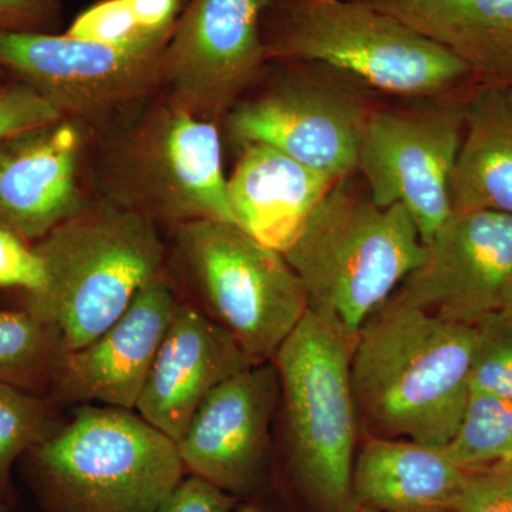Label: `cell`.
<instances>
[{
  "instance_id": "obj_25",
  "label": "cell",
  "mask_w": 512,
  "mask_h": 512,
  "mask_svg": "<svg viewBox=\"0 0 512 512\" xmlns=\"http://www.w3.org/2000/svg\"><path fill=\"white\" fill-rule=\"evenodd\" d=\"M66 35L137 55H157L170 40L141 28L126 0H99L73 20Z\"/></svg>"
},
{
  "instance_id": "obj_11",
  "label": "cell",
  "mask_w": 512,
  "mask_h": 512,
  "mask_svg": "<svg viewBox=\"0 0 512 512\" xmlns=\"http://www.w3.org/2000/svg\"><path fill=\"white\" fill-rule=\"evenodd\" d=\"M163 52L137 55L66 33H0V67L94 136L160 93Z\"/></svg>"
},
{
  "instance_id": "obj_9",
  "label": "cell",
  "mask_w": 512,
  "mask_h": 512,
  "mask_svg": "<svg viewBox=\"0 0 512 512\" xmlns=\"http://www.w3.org/2000/svg\"><path fill=\"white\" fill-rule=\"evenodd\" d=\"M384 99L323 64L271 60L221 124L235 147L266 144L340 180L356 173L367 120Z\"/></svg>"
},
{
  "instance_id": "obj_1",
  "label": "cell",
  "mask_w": 512,
  "mask_h": 512,
  "mask_svg": "<svg viewBox=\"0 0 512 512\" xmlns=\"http://www.w3.org/2000/svg\"><path fill=\"white\" fill-rule=\"evenodd\" d=\"M476 328L389 301L357 333L350 362L367 436L446 447L471 392Z\"/></svg>"
},
{
  "instance_id": "obj_27",
  "label": "cell",
  "mask_w": 512,
  "mask_h": 512,
  "mask_svg": "<svg viewBox=\"0 0 512 512\" xmlns=\"http://www.w3.org/2000/svg\"><path fill=\"white\" fill-rule=\"evenodd\" d=\"M456 512H512V461L467 471Z\"/></svg>"
},
{
  "instance_id": "obj_4",
  "label": "cell",
  "mask_w": 512,
  "mask_h": 512,
  "mask_svg": "<svg viewBox=\"0 0 512 512\" xmlns=\"http://www.w3.org/2000/svg\"><path fill=\"white\" fill-rule=\"evenodd\" d=\"M33 248L45 265V285L25 295L23 308L52 328L64 352L89 345L164 271L157 225L101 197Z\"/></svg>"
},
{
  "instance_id": "obj_16",
  "label": "cell",
  "mask_w": 512,
  "mask_h": 512,
  "mask_svg": "<svg viewBox=\"0 0 512 512\" xmlns=\"http://www.w3.org/2000/svg\"><path fill=\"white\" fill-rule=\"evenodd\" d=\"M178 301L164 271L151 278L113 325L89 345L63 353L52 396L63 403L136 410Z\"/></svg>"
},
{
  "instance_id": "obj_34",
  "label": "cell",
  "mask_w": 512,
  "mask_h": 512,
  "mask_svg": "<svg viewBox=\"0 0 512 512\" xmlns=\"http://www.w3.org/2000/svg\"><path fill=\"white\" fill-rule=\"evenodd\" d=\"M8 76L9 74L6 73L5 70L2 69V67H0V90H2L3 87H5L6 84L10 82V80H8Z\"/></svg>"
},
{
  "instance_id": "obj_35",
  "label": "cell",
  "mask_w": 512,
  "mask_h": 512,
  "mask_svg": "<svg viewBox=\"0 0 512 512\" xmlns=\"http://www.w3.org/2000/svg\"><path fill=\"white\" fill-rule=\"evenodd\" d=\"M350 512H379L372 510V508L362 507V505H355Z\"/></svg>"
},
{
  "instance_id": "obj_13",
  "label": "cell",
  "mask_w": 512,
  "mask_h": 512,
  "mask_svg": "<svg viewBox=\"0 0 512 512\" xmlns=\"http://www.w3.org/2000/svg\"><path fill=\"white\" fill-rule=\"evenodd\" d=\"M424 249L394 301L471 326L500 311L512 276L511 215L453 211Z\"/></svg>"
},
{
  "instance_id": "obj_10",
  "label": "cell",
  "mask_w": 512,
  "mask_h": 512,
  "mask_svg": "<svg viewBox=\"0 0 512 512\" xmlns=\"http://www.w3.org/2000/svg\"><path fill=\"white\" fill-rule=\"evenodd\" d=\"M468 96L384 99L363 131L356 173L379 207L402 205L409 211L423 244L453 212L451 177L463 143Z\"/></svg>"
},
{
  "instance_id": "obj_5",
  "label": "cell",
  "mask_w": 512,
  "mask_h": 512,
  "mask_svg": "<svg viewBox=\"0 0 512 512\" xmlns=\"http://www.w3.org/2000/svg\"><path fill=\"white\" fill-rule=\"evenodd\" d=\"M94 138L99 197L157 227L198 220L234 224L220 124L198 119L158 93Z\"/></svg>"
},
{
  "instance_id": "obj_12",
  "label": "cell",
  "mask_w": 512,
  "mask_h": 512,
  "mask_svg": "<svg viewBox=\"0 0 512 512\" xmlns=\"http://www.w3.org/2000/svg\"><path fill=\"white\" fill-rule=\"evenodd\" d=\"M269 2L190 0L161 55V96L221 124L268 63L261 28Z\"/></svg>"
},
{
  "instance_id": "obj_18",
  "label": "cell",
  "mask_w": 512,
  "mask_h": 512,
  "mask_svg": "<svg viewBox=\"0 0 512 512\" xmlns=\"http://www.w3.org/2000/svg\"><path fill=\"white\" fill-rule=\"evenodd\" d=\"M336 181L274 147L242 144L227 178L232 220L256 241L284 254Z\"/></svg>"
},
{
  "instance_id": "obj_3",
  "label": "cell",
  "mask_w": 512,
  "mask_h": 512,
  "mask_svg": "<svg viewBox=\"0 0 512 512\" xmlns=\"http://www.w3.org/2000/svg\"><path fill=\"white\" fill-rule=\"evenodd\" d=\"M424 254L409 211L379 207L357 173L333 184L284 252L308 295L309 311L352 338Z\"/></svg>"
},
{
  "instance_id": "obj_22",
  "label": "cell",
  "mask_w": 512,
  "mask_h": 512,
  "mask_svg": "<svg viewBox=\"0 0 512 512\" xmlns=\"http://www.w3.org/2000/svg\"><path fill=\"white\" fill-rule=\"evenodd\" d=\"M63 353L56 333L28 309H0V383L50 392Z\"/></svg>"
},
{
  "instance_id": "obj_19",
  "label": "cell",
  "mask_w": 512,
  "mask_h": 512,
  "mask_svg": "<svg viewBox=\"0 0 512 512\" xmlns=\"http://www.w3.org/2000/svg\"><path fill=\"white\" fill-rule=\"evenodd\" d=\"M466 474L446 447L367 436L353 464V503L379 512H456Z\"/></svg>"
},
{
  "instance_id": "obj_24",
  "label": "cell",
  "mask_w": 512,
  "mask_h": 512,
  "mask_svg": "<svg viewBox=\"0 0 512 512\" xmlns=\"http://www.w3.org/2000/svg\"><path fill=\"white\" fill-rule=\"evenodd\" d=\"M59 417L40 394L0 383V505L12 495V468L62 427Z\"/></svg>"
},
{
  "instance_id": "obj_15",
  "label": "cell",
  "mask_w": 512,
  "mask_h": 512,
  "mask_svg": "<svg viewBox=\"0 0 512 512\" xmlns=\"http://www.w3.org/2000/svg\"><path fill=\"white\" fill-rule=\"evenodd\" d=\"M94 138L60 119L0 143V225L35 244L86 207L83 164Z\"/></svg>"
},
{
  "instance_id": "obj_17",
  "label": "cell",
  "mask_w": 512,
  "mask_h": 512,
  "mask_svg": "<svg viewBox=\"0 0 512 512\" xmlns=\"http://www.w3.org/2000/svg\"><path fill=\"white\" fill-rule=\"evenodd\" d=\"M254 365L231 333L194 303L180 299L136 412L177 443L202 400L218 384Z\"/></svg>"
},
{
  "instance_id": "obj_33",
  "label": "cell",
  "mask_w": 512,
  "mask_h": 512,
  "mask_svg": "<svg viewBox=\"0 0 512 512\" xmlns=\"http://www.w3.org/2000/svg\"><path fill=\"white\" fill-rule=\"evenodd\" d=\"M500 311L512 316V276L505 289Z\"/></svg>"
},
{
  "instance_id": "obj_21",
  "label": "cell",
  "mask_w": 512,
  "mask_h": 512,
  "mask_svg": "<svg viewBox=\"0 0 512 512\" xmlns=\"http://www.w3.org/2000/svg\"><path fill=\"white\" fill-rule=\"evenodd\" d=\"M464 124L451 177L453 211L512 217V107L504 89L476 87L466 100Z\"/></svg>"
},
{
  "instance_id": "obj_32",
  "label": "cell",
  "mask_w": 512,
  "mask_h": 512,
  "mask_svg": "<svg viewBox=\"0 0 512 512\" xmlns=\"http://www.w3.org/2000/svg\"><path fill=\"white\" fill-rule=\"evenodd\" d=\"M141 28L170 39L190 0H126Z\"/></svg>"
},
{
  "instance_id": "obj_2",
  "label": "cell",
  "mask_w": 512,
  "mask_h": 512,
  "mask_svg": "<svg viewBox=\"0 0 512 512\" xmlns=\"http://www.w3.org/2000/svg\"><path fill=\"white\" fill-rule=\"evenodd\" d=\"M261 32L268 62L323 64L390 99H454L480 86L456 56L359 0H271Z\"/></svg>"
},
{
  "instance_id": "obj_20",
  "label": "cell",
  "mask_w": 512,
  "mask_h": 512,
  "mask_svg": "<svg viewBox=\"0 0 512 512\" xmlns=\"http://www.w3.org/2000/svg\"><path fill=\"white\" fill-rule=\"evenodd\" d=\"M461 60L480 86L512 87V0H359Z\"/></svg>"
},
{
  "instance_id": "obj_38",
  "label": "cell",
  "mask_w": 512,
  "mask_h": 512,
  "mask_svg": "<svg viewBox=\"0 0 512 512\" xmlns=\"http://www.w3.org/2000/svg\"><path fill=\"white\" fill-rule=\"evenodd\" d=\"M0 508H2V505H0Z\"/></svg>"
},
{
  "instance_id": "obj_36",
  "label": "cell",
  "mask_w": 512,
  "mask_h": 512,
  "mask_svg": "<svg viewBox=\"0 0 512 512\" xmlns=\"http://www.w3.org/2000/svg\"><path fill=\"white\" fill-rule=\"evenodd\" d=\"M239 512H262V511L259 510V508L256 507V505H247V507L242 508V510Z\"/></svg>"
},
{
  "instance_id": "obj_6",
  "label": "cell",
  "mask_w": 512,
  "mask_h": 512,
  "mask_svg": "<svg viewBox=\"0 0 512 512\" xmlns=\"http://www.w3.org/2000/svg\"><path fill=\"white\" fill-rule=\"evenodd\" d=\"M28 454L62 512H157L184 480L177 443L136 410L80 407Z\"/></svg>"
},
{
  "instance_id": "obj_28",
  "label": "cell",
  "mask_w": 512,
  "mask_h": 512,
  "mask_svg": "<svg viewBox=\"0 0 512 512\" xmlns=\"http://www.w3.org/2000/svg\"><path fill=\"white\" fill-rule=\"evenodd\" d=\"M60 119L62 114L28 84L10 80L0 90V143L29 128Z\"/></svg>"
},
{
  "instance_id": "obj_23",
  "label": "cell",
  "mask_w": 512,
  "mask_h": 512,
  "mask_svg": "<svg viewBox=\"0 0 512 512\" xmlns=\"http://www.w3.org/2000/svg\"><path fill=\"white\" fill-rule=\"evenodd\" d=\"M447 453L471 471L512 461V399L471 389Z\"/></svg>"
},
{
  "instance_id": "obj_7",
  "label": "cell",
  "mask_w": 512,
  "mask_h": 512,
  "mask_svg": "<svg viewBox=\"0 0 512 512\" xmlns=\"http://www.w3.org/2000/svg\"><path fill=\"white\" fill-rule=\"evenodd\" d=\"M356 338L312 311L272 362L278 370L289 461L320 512H350L359 417L350 362Z\"/></svg>"
},
{
  "instance_id": "obj_37",
  "label": "cell",
  "mask_w": 512,
  "mask_h": 512,
  "mask_svg": "<svg viewBox=\"0 0 512 512\" xmlns=\"http://www.w3.org/2000/svg\"><path fill=\"white\" fill-rule=\"evenodd\" d=\"M504 92L505 97H507L508 103H510L512 107V87H508V89H505Z\"/></svg>"
},
{
  "instance_id": "obj_30",
  "label": "cell",
  "mask_w": 512,
  "mask_h": 512,
  "mask_svg": "<svg viewBox=\"0 0 512 512\" xmlns=\"http://www.w3.org/2000/svg\"><path fill=\"white\" fill-rule=\"evenodd\" d=\"M60 20L59 0H0V33H55Z\"/></svg>"
},
{
  "instance_id": "obj_31",
  "label": "cell",
  "mask_w": 512,
  "mask_h": 512,
  "mask_svg": "<svg viewBox=\"0 0 512 512\" xmlns=\"http://www.w3.org/2000/svg\"><path fill=\"white\" fill-rule=\"evenodd\" d=\"M234 505V495L191 476L177 485L157 512H231Z\"/></svg>"
},
{
  "instance_id": "obj_26",
  "label": "cell",
  "mask_w": 512,
  "mask_h": 512,
  "mask_svg": "<svg viewBox=\"0 0 512 512\" xmlns=\"http://www.w3.org/2000/svg\"><path fill=\"white\" fill-rule=\"evenodd\" d=\"M471 389L512 399V316L497 311L474 325Z\"/></svg>"
},
{
  "instance_id": "obj_8",
  "label": "cell",
  "mask_w": 512,
  "mask_h": 512,
  "mask_svg": "<svg viewBox=\"0 0 512 512\" xmlns=\"http://www.w3.org/2000/svg\"><path fill=\"white\" fill-rule=\"evenodd\" d=\"M173 249L190 302L231 333L256 365L271 362L309 311L285 255L218 220L178 225Z\"/></svg>"
},
{
  "instance_id": "obj_29",
  "label": "cell",
  "mask_w": 512,
  "mask_h": 512,
  "mask_svg": "<svg viewBox=\"0 0 512 512\" xmlns=\"http://www.w3.org/2000/svg\"><path fill=\"white\" fill-rule=\"evenodd\" d=\"M45 285V265L33 244L0 225V288H15L25 295Z\"/></svg>"
},
{
  "instance_id": "obj_14",
  "label": "cell",
  "mask_w": 512,
  "mask_h": 512,
  "mask_svg": "<svg viewBox=\"0 0 512 512\" xmlns=\"http://www.w3.org/2000/svg\"><path fill=\"white\" fill-rule=\"evenodd\" d=\"M279 402L281 383L272 360L218 384L177 441L185 470L225 493H249L264 474Z\"/></svg>"
}]
</instances>
